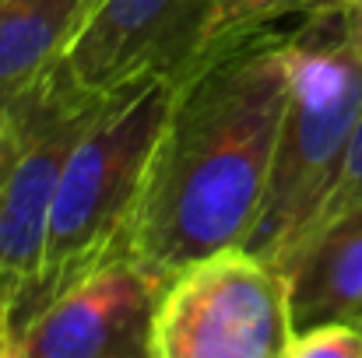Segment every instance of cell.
I'll return each instance as SVG.
<instances>
[{
  "instance_id": "6da1fadb",
  "label": "cell",
  "mask_w": 362,
  "mask_h": 358,
  "mask_svg": "<svg viewBox=\"0 0 362 358\" xmlns=\"http://www.w3.org/2000/svg\"><path fill=\"white\" fill-rule=\"evenodd\" d=\"M292 28L218 46L176 74L130 229V253L162 285L253 232L288 106Z\"/></svg>"
},
{
  "instance_id": "7a4b0ae2",
  "label": "cell",
  "mask_w": 362,
  "mask_h": 358,
  "mask_svg": "<svg viewBox=\"0 0 362 358\" xmlns=\"http://www.w3.org/2000/svg\"><path fill=\"white\" fill-rule=\"evenodd\" d=\"M173 95L176 74L134 81L103 102L74 144L53 197L39 274L11 313V345L64 288L92 274L120 249H130L134 215L173 109Z\"/></svg>"
},
{
  "instance_id": "3957f363",
  "label": "cell",
  "mask_w": 362,
  "mask_h": 358,
  "mask_svg": "<svg viewBox=\"0 0 362 358\" xmlns=\"http://www.w3.org/2000/svg\"><path fill=\"white\" fill-rule=\"evenodd\" d=\"M362 117V56L349 7L292 28V85L274 165L246 249L278 263L320 218Z\"/></svg>"
},
{
  "instance_id": "277c9868",
  "label": "cell",
  "mask_w": 362,
  "mask_h": 358,
  "mask_svg": "<svg viewBox=\"0 0 362 358\" xmlns=\"http://www.w3.org/2000/svg\"><path fill=\"white\" fill-rule=\"evenodd\" d=\"M285 281L271 260L233 246L165 281L151 358H285Z\"/></svg>"
},
{
  "instance_id": "5b68a950",
  "label": "cell",
  "mask_w": 362,
  "mask_h": 358,
  "mask_svg": "<svg viewBox=\"0 0 362 358\" xmlns=\"http://www.w3.org/2000/svg\"><path fill=\"white\" fill-rule=\"evenodd\" d=\"M106 99L110 95H85L53 67L32 88L4 102L25 126V144L0 190V302L7 306V323L39 274L67 158Z\"/></svg>"
},
{
  "instance_id": "8992f818",
  "label": "cell",
  "mask_w": 362,
  "mask_h": 358,
  "mask_svg": "<svg viewBox=\"0 0 362 358\" xmlns=\"http://www.w3.org/2000/svg\"><path fill=\"white\" fill-rule=\"evenodd\" d=\"M162 292L165 285L120 249L39 309L11 358H151Z\"/></svg>"
},
{
  "instance_id": "52a82bcc",
  "label": "cell",
  "mask_w": 362,
  "mask_h": 358,
  "mask_svg": "<svg viewBox=\"0 0 362 358\" xmlns=\"http://www.w3.org/2000/svg\"><path fill=\"white\" fill-rule=\"evenodd\" d=\"M208 0H92L57 71L85 95H113L151 74H176Z\"/></svg>"
},
{
  "instance_id": "ba28073f",
  "label": "cell",
  "mask_w": 362,
  "mask_h": 358,
  "mask_svg": "<svg viewBox=\"0 0 362 358\" xmlns=\"http://www.w3.org/2000/svg\"><path fill=\"white\" fill-rule=\"evenodd\" d=\"M288 302V327L349 320L362 327V204L320 222L278 263Z\"/></svg>"
},
{
  "instance_id": "9c48e42d",
  "label": "cell",
  "mask_w": 362,
  "mask_h": 358,
  "mask_svg": "<svg viewBox=\"0 0 362 358\" xmlns=\"http://www.w3.org/2000/svg\"><path fill=\"white\" fill-rule=\"evenodd\" d=\"M88 7L92 0H0V106L64 60Z\"/></svg>"
},
{
  "instance_id": "30bf717a",
  "label": "cell",
  "mask_w": 362,
  "mask_h": 358,
  "mask_svg": "<svg viewBox=\"0 0 362 358\" xmlns=\"http://www.w3.org/2000/svg\"><path fill=\"white\" fill-rule=\"evenodd\" d=\"M338 7H349V0H208L201 25H197L194 49L180 71H187L190 64H197L204 53L218 46L240 42L264 28H281L285 21H306L313 14L338 11Z\"/></svg>"
},
{
  "instance_id": "8fae6325",
  "label": "cell",
  "mask_w": 362,
  "mask_h": 358,
  "mask_svg": "<svg viewBox=\"0 0 362 358\" xmlns=\"http://www.w3.org/2000/svg\"><path fill=\"white\" fill-rule=\"evenodd\" d=\"M285 358H362V327L349 320L317 323L288 338Z\"/></svg>"
},
{
  "instance_id": "7c38bea8",
  "label": "cell",
  "mask_w": 362,
  "mask_h": 358,
  "mask_svg": "<svg viewBox=\"0 0 362 358\" xmlns=\"http://www.w3.org/2000/svg\"><path fill=\"white\" fill-rule=\"evenodd\" d=\"M359 204H362V117H359V123H356L352 144H349V151H345L341 176H338V183H334V190H331V197H327L320 218L313 222V229H317L320 222H327V218L349 211V208H359ZM313 229H310V232H313ZM310 232H306V236H310Z\"/></svg>"
},
{
  "instance_id": "4fadbf2b",
  "label": "cell",
  "mask_w": 362,
  "mask_h": 358,
  "mask_svg": "<svg viewBox=\"0 0 362 358\" xmlns=\"http://www.w3.org/2000/svg\"><path fill=\"white\" fill-rule=\"evenodd\" d=\"M21 144H25L21 119H18V113L11 106H0V190H4L11 169H14V158H18Z\"/></svg>"
},
{
  "instance_id": "5bb4252c",
  "label": "cell",
  "mask_w": 362,
  "mask_h": 358,
  "mask_svg": "<svg viewBox=\"0 0 362 358\" xmlns=\"http://www.w3.org/2000/svg\"><path fill=\"white\" fill-rule=\"evenodd\" d=\"M349 21H352V42L362 56V0H349Z\"/></svg>"
}]
</instances>
